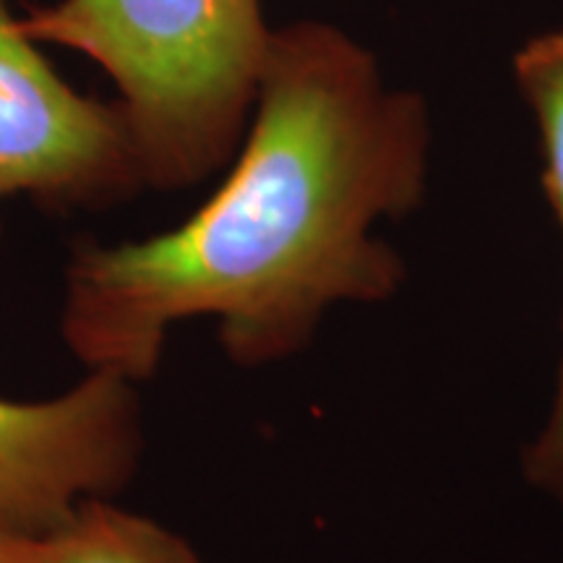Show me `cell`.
<instances>
[{"label": "cell", "mask_w": 563, "mask_h": 563, "mask_svg": "<svg viewBox=\"0 0 563 563\" xmlns=\"http://www.w3.org/2000/svg\"><path fill=\"white\" fill-rule=\"evenodd\" d=\"M21 30L115 81L141 175L157 188L191 186L228 162L272 37L258 0H60Z\"/></svg>", "instance_id": "cell-2"}, {"label": "cell", "mask_w": 563, "mask_h": 563, "mask_svg": "<svg viewBox=\"0 0 563 563\" xmlns=\"http://www.w3.org/2000/svg\"><path fill=\"white\" fill-rule=\"evenodd\" d=\"M139 183L121 108L68 87L0 0V207L13 196L53 207L100 203Z\"/></svg>", "instance_id": "cell-3"}, {"label": "cell", "mask_w": 563, "mask_h": 563, "mask_svg": "<svg viewBox=\"0 0 563 563\" xmlns=\"http://www.w3.org/2000/svg\"><path fill=\"white\" fill-rule=\"evenodd\" d=\"M0 563H3V561H0Z\"/></svg>", "instance_id": "cell-8"}, {"label": "cell", "mask_w": 563, "mask_h": 563, "mask_svg": "<svg viewBox=\"0 0 563 563\" xmlns=\"http://www.w3.org/2000/svg\"><path fill=\"white\" fill-rule=\"evenodd\" d=\"M136 384L87 371L42 402L0 399V530L45 532L125 488L141 456Z\"/></svg>", "instance_id": "cell-4"}, {"label": "cell", "mask_w": 563, "mask_h": 563, "mask_svg": "<svg viewBox=\"0 0 563 563\" xmlns=\"http://www.w3.org/2000/svg\"><path fill=\"white\" fill-rule=\"evenodd\" d=\"M3 563H203L196 548L165 525L108 498H87L66 522L45 532L0 530Z\"/></svg>", "instance_id": "cell-5"}, {"label": "cell", "mask_w": 563, "mask_h": 563, "mask_svg": "<svg viewBox=\"0 0 563 563\" xmlns=\"http://www.w3.org/2000/svg\"><path fill=\"white\" fill-rule=\"evenodd\" d=\"M522 473L527 485L563 509V361L555 378L551 410L522 454Z\"/></svg>", "instance_id": "cell-7"}, {"label": "cell", "mask_w": 563, "mask_h": 563, "mask_svg": "<svg viewBox=\"0 0 563 563\" xmlns=\"http://www.w3.org/2000/svg\"><path fill=\"white\" fill-rule=\"evenodd\" d=\"M514 79L534 118L543 191L563 238V26L519 47L514 55Z\"/></svg>", "instance_id": "cell-6"}, {"label": "cell", "mask_w": 563, "mask_h": 563, "mask_svg": "<svg viewBox=\"0 0 563 563\" xmlns=\"http://www.w3.org/2000/svg\"><path fill=\"white\" fill-rule=\"evenodd\" d=\"M249 136L194 217L136 243L81 245L60 336L87 371L141 384L167 334L211 319L230 363L298 355L336 306L397 298L407 266L376 235L420 207L431 125L365 47L319 21L272 30Z\"/></svg>", "instance_id": "cell-1"}]
</instances>
